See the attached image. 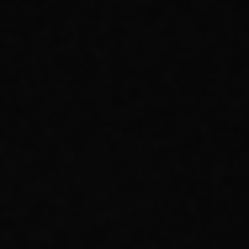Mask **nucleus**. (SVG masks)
I'll return each mask as SVG.
<instances>
[]
</instances>
